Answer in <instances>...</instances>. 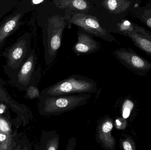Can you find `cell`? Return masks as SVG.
<instances>
[{
	"label": "cell",
	"instance_id": "cell-1",
	"mask_svg": "<svg viewBox=\"0 0 151 150\" xmlns=\"http://www.w3.org/2000/svg\"><path fill=\"white\" fill-rule=\"evenodd\" d=\"M91 93L47 96L40 97L39 110L42 116L59 115L86 105L91 98Z\"/></svg>",
	"mask_w": 151,
	"mask_h": 150
},
{
	"label": "cell",
	"instance_id": "cell-2",
	"mask_svg": "<svg viewBox=\"0 0 151 150\" xmlns=\"http://www.w3.org/2000/svg\"><path fill=\"white\" fill-rule=\"evenodd\" d=\"M97 90V85L94 80L83 76L74 75L43 89L40 96L93 93Z\"/></svg>",
	"mask_w": 151,
	"mask_h": 150
},
{
	"label": "cell",
	"instance_id": "cell-3",
	"mask_svg": "<svg viewBox=\"0 0 151 150\" xmlns=\"http://www.w3.org/2000/svg\"><path fill=\"white\" fill-rule=\"evenodd\" d=\"M31 34L26 32L17 39L16 41L4 49L0 54L6 59L5 70L15 72L19 69L28 58L32 49Z\"/></svg>",
	"mask_w": 151,
	"mask_h": 150
},
{
	"label": "cell",
	"instance_id": "cell-4",
	"mask_svg": "<svg viewBox=\"0 0 151 150\" xmlns=\"http://www.w3.org/2000/svg\"><path fill=\"white\" fill-rule=\"evenodd\" d=\"M37 56L34 50H32L26 60L19 69L9 76L14 86L22 90H26L29 86H36L41 77V69L35 70Z\"/></svg>",
	"mask_w": 151,
	"mask_h": 150
},
{
	"label": "cell",
	"instance_id": "cell-5",
	"mask_svg": "<svg viewBox=\"0 0 151 150\" xmlns=\"http://www.w3.org/2000/svg\"><path fill=\"white\" fill-rule=\"evenodd\" d=\"M65 18L54 16L48 20L47 41L45 44V61L47 66L53 63L61 45L62 34L65 26Z\"/></svg>",
	"mask_w": 151,
	"mask_h": 150
},
{
	"label": "cell",
	"instance_id": "cell-6",
	"mask_svg": "<svg viewBox=\"0 0 151 150\" xmlns=\"http://www.w3.org/2000/svg\"><path fill=\"white\" fill-rule=\"evenodd\" d=\"M114 53L121 63L136 75L145 76L151 70L150 63L131 48L117 49Z\"/></svg>",
	"mask_w": 151,
	"mask_h": 150
},
{
	"label": "cell",
	"instance_id": "cell-7",
	"mask_svg": "<svg viewBox=\"0 0 151 150\" xmlns=\"http://www.w3.org/2000/svg\"><path fill=\"white\" fill-rule=\"evenodd\" d=\"M26 13V11L19 4L0 23V50L4 46L9 37L22 26L24 23L23 18Z\"/></svg>",
	"mask_w": 151,
	"mask_h": 150
},
{
	"label": "cell",
	"instance_id": "cell-8",
	"mask_svg": "<svg viewBox=\"0 0 151 150\" xmlns=\"http://www.w3.org/2000/svg\"><path fill=\"white\" fill-rule=\"evenodd\" d=\"M71 22L80 26L85 31L90 33L95 36L105 39L108 41H115V38L106 29L102 27L97 18L82 13H78L73 15L70 20Z\"/></svg>",
	"mask_w": 151,
	"mask_h": 150
},
{
	"label": "cell",
	"instance_id": "cell-9",
	"mask_svg": "<svg viewBox=\"0 0 151 150\" xmlns=\"http://www.w3.org/2000/svg\"><path fill=\"white\" fill-rule=\"evenodd\" d=\"M5 83L0 77V105H5L17 115L24 125L28 124L32 118L30 109L23 104H20L12 98L6 89Z\"/></svg>",
	"mask_w": 151,
	"mask_h": 150
},
{
	"label": "cell",
	"instance_id": "cell-10",
	"mask_svg": "<svg viewBox=\"0 0 151 150\" xmlns=\"http://www.w3.org/2000/svg\"><path fill=\"white\" fill-rule=\"evenodd\" d=\"M113 127V120L108 115L104 116L98 121L96 141L104 149L114 150L115 149L116 140L111 134Z\"/></svg>",
	"mask_w": 151,
	"mask_h": 150
},
{
	"label": "cell",
	"instance_id": "cell-11",
	"mask_svg": "<svg viewBox=\"0 0 151 150\" xmlns=\"http://www.w3.org/2000/svg\"><path fill=\"white\" fill-rule=\"evenodd\" d=\"M140 3V0H104V7L111 14L113 21L125 18Z\"/></svg>",
	"mask_w": 151,
	"mask_h": 150
},
{
	"label": "cell",
	"instance_id": "cell-12",
	"mask_svg": "<svg viewBox=\"0 0 151 150\" xmlns=\"http://www.w3.org/2000/svg\"><path fill=\"white\" fill-rule=\"evenodd\" d=\"M111 31L124 35L128 33H138L151 36V33L144 27L125 19L124 18L112 21Z\"/></svg>",
	"mask_w": 151,
	"mask_h": 150
},
{
	"label": "cell",
	"instance_id": "cell-13",
	"mask_svg": "<svg viewBox=\"0 0 151 150\" xmlns=\"http://www.w3.org/2000/svg\"><path fill=\"white\" fill-rule=\"evenodd\" d=\"M100 48L98 42L84 33L78 34V39L73 47L74 52L78 54H89L94 53Z\"/></svg>",
	"mask_w": 151,
	"mask_h": 150
},
{
	"label": "cell",
	"instance_id": "cell-14",
	"mask_svg": "<svg viewBox=\"0 0 151 150\" xmlns=\"http://www.w3.org/2000/svg\"><path fill=\"white\" fill-rule=\"evenodd\" d=\"M59 135L56 130L44 131L42 133L40 142V149L58 150L59 145Z\"/></svg>",
	"mask_w": 151,
	"mask_h": 150
},
{
	"label": "cell",
	"instance_id": "cell-15",
	"mask_svg": "<svg viewBox=\"0 0 151 150\" xmlns=\"http://www.w3.org/2000/svg\"><path fill=\"white\" fill-rule=\"evenodd\" d=\"M123 35L129 38L136 47L151 57V36L138 33H128Z\"/></svg>",
	"mask_w": 151,
	"mask_h": 150
},
{
	"label": "cell",
	"instance_id": "cell-16",
	"mask_svg": "<svg viewBox=\"0 0 151 150\" xmlns=\"http://www.w3.org/2000/svg\"><path fill=\"white\" fill-rule=\"evenodd\" d=\"M130 14L151 29V2L143 6H140V4L137 5L133 8Z\"/></svg>",
	"mask_w": 151,
	"mask_h": 150
},
{
	"label": "cell",
	"instance_id": "cell-17",
	"mask_svg": "<svg viewBox=\"0 0 151 150\" xmlns=\"http://www.w3.org/2000/svg\"><path fill=\"white\" fill-rule=\"evenodd\" d=\"M20 2V0H0V19L13 11Z\"/></svg>",
	"mask_w": 151,
	"mask_h": 150
},
{
	"label": "cell",
	"instance_id": "cell-18",
	"mask_svg": "<svg viewBox=\"0 0 151 150\" xmlns=\"http://www.w3.org/2000/svg\"><path fill=\"white\" fill-rule=\"evenodd\" d=\"M69 4L65 5V7L69 5V8L75 9L77 10L86 11L88 9L89 4L85 0H63V4L68 3Z\"/></svg>",
	"mask_w": 151,
	"mask_h": 150
},
{
	"label": "cell",
	"instance_id": "cell-19",
	"mask_svg": "<svg viewBox=\"0 0 151 150\" xmlns=\"http://www.w3.org/2000/svg\"><path fill=\"white\" fill-rule=\"evenodd\" d=\"M14 143L11 134L0 131V150L12 149Z\"/></svg>",
	"mask_w": 151,
	"mask_h": 150
},
{
	"label": "cell",
	"instance_id": "cell-20",
	"mask_svg": "<svg viewBox=\"0 0 151 150\" xmlns=\"http://www.w3.org/2000/svg\"><path fill=\"white\" fill-rule=\"evenodd\" d=\"M134 106V102L130 100L126 99L124 100L122 107V114L123 119H127L129 117Z\"/></svg>",
	"mask_w": 151,
	"mask_h": 150
},
{
	"label": "cell",
	"instance_id": "cell-21",
	"mask_svg": "<svg viewBox=\"0 0 151 150\" xmlns=\"http://www.w3.org/2000/svg\"><path fill=\"white\" fill-rule=\"evenodd\" d=\"M120 147L124 150H133L135 149V144L131 137L126 136L120 140Z\"/></svg>",
	"mask_w": 151,
	"mask_h": 150
},
{
	"label": "cell",
	"instance_id": "cell-22",
	"mask_svg": "<svg viewBox=\"0 0 151 150\" xmlns=\"http://www.w3.org/2000/svg\"><path fill=\"white\" fill-rule=\"evenodd\" d=\"M0 131L6 134H11V126L7 119L0 115Z\"/></svg>",
	"mask_w": 151,
	"mask_h": 150
},
{
	"label": "cell",
	"instance_id": "cell-23",
	"mask_svg": "<svg viewBox=\"0 0 151 150\" xmlns=\"http://www.w3.org/2000/svg\"><path fill=\"white\" fill-rule=\"evenodd\" d=\"M27 96L29 99H35L40 98L41 93L36 86L32 85L27 88Z\"/></svg>",
	"mask_w": 151,
	"mask_h": 150
},
{
	"label": "cell",
	"instance_id": "cell-24",
	"mask_svg": "<svg viewBox=\"0 0 151 150\" xmlns=\"http://www.w3.org/2000/svg\"><path fill=\"white\" fill-rule=\"evenodd\" d=\"M76 140L74 137H72L69 140L68 144L66 146L65 149L67 150H75L76 144Z\"/></svg>",
	"mask_w": 151,
	"mask_h": 150
}]
</instances>
